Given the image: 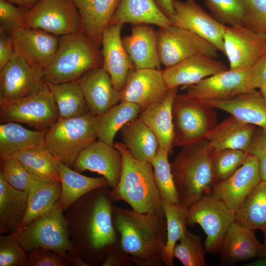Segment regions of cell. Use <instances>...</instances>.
I'll use <instances>...</instances> for the list:
<instances>
[{"label":"cell","mask_w":266,"mask_h":266,"mask_svg":"<svg viewBox=\"0 0 266 266\" xmlns=\"http://www.w3.org/2000/svg\"><path fill=\"white\" fill-rule=\"evenodd\" d=\"M123 25H108L103 31L101 40L102 66L109 74L119 92L125 87L130 71L135 69L121 37Z\"/></svg>","instance_id":"obj_21"},{"label":"cell","mask_w":266,"mask_h":266,"mask_svg":"<svg viewBox=\"0 0 266 266\" xmlns=\"http://www.w3.org/2000/svg\"><path fill=\"white\" fill-rule=\"evenodd\" d=\"M63 213L59 201L48 212L17 231V238L24 250L28 252L38 248L48 249L67 261V254L76 250L70 240Z\"/></svg>","instance_id":"obj_7"},{"label":"cell","mask_w":266,"mask_h":266,"mask_svg":"<svg viewBox=\"0 0 266 266\" xmlns=\"http://www.w3.org/2000/svg\"><path fill=\"white\" fill-rule=\"evenodd\" d=\"M224 49L230 69H249L266 52V35L243 25L226 26Z\"/></svg>","instance_id":"obj_15"},{"label":"cell","mask_w":266,"mask_h":266,"mask_svg":"<svg viewBox=\"0 0 266 266\" xmlns=\"http://www.w3.org/2000/svg\"><path fill=\"white\" fill-rule=\"evenodd\" d=\"M122 143L135 159L151 162L159 144L151 130L138 117L121 129Z\"/></svg>","instance_id":"obj_33"},{"label":"cell","mask_w":266,"mask_h":266,"mask_svg":"<svg viewBox=\"0 0 266 266\" xmlns=\"http://www.w3.org/2000/svg\"><path fill=\"white\" fill-rule=\"evenodd\" d=\"M157 48L161 64L166 67L173 66L198 54L216 58L218 49L197 34L173 24L159 27Z\"/></svg>","instance_id":"obj_13"},{"label":"cell","mask_w":266,"mask_h":266,"mask_svg":"<svg viewBox=\"0 0 266 266\" xmlns=\"http://www.w3.org/2000/svg\"><path fill=\"white\" fill-rule=\"evenodd\" d=\"M201 237L188 231L176 243L173 257L184 266H206V253Z\"/></svg>","instance_id":"obj_42"},{"label":"cell","mask_w":266,"mask_h":266,"mask_svg":"<svg viewBox=\"0 0 266 266\" xmlns=\"http://www.w3.org/2000/svg\"><path fill=\"white\" fill-rule=\"evenodd\" d=\"M47 84L57 106L60 118L75 117L89 112L83 91L77 81Z\"/></svg>","instance_id":"obj_38"},{"label":"cell","mask_w":266,"mask_h":266,"mask_svg":"<svg viewBox=\"0 0 266 266\" xmlns=\"http://www.w3.org/2000/svg\"><path fill=\"white\" fill-rule=\"evenodd\" d=\"M261 180L258 161L248 154L243 164L232 175L214 182L211 193L235 212Z\"/></svg>","instance_id":"obj_17"},{"label":"cell","mask_w":266,"mask_h":266,"mask_svg":"<svg viewBox=\"0 0 266 266\" xmlns=\"http://www.w3.org/2000/svg\"><path fill=\"white\" fill-rule=\"evenodd\" d=\"M169 152L159 147L151 162L155 180L163 200L178 204V197L175 188L171 164L168 161Z\"/></svg>","instance_id":"obj_41"},{"label":"cell","mask_w":266,"mask_h":266,"mask_svg":"<svg viewBox=\"0 0 266 266\" xmlns=\"http://www.w3.org/2000/svg\"><path fill=\"white\" fill-rule=\"evenodd\" d=\"M141 107L129 102H120L98 116V138L114 145L116 134L128 123L137 118Z\"/></svg>","instance_id":"obj_37"},{"label":"cell","mask_w":266,"mask_h":266,"mask_svg":"<svg viewBox=\"0 0 266 266\" xmlns=\"http://www.w3.org/2000/svg\"><path fill=\"white\" fill-rule=\"evenodd\" d=\"M251 90L259 89L266 82V52L248 70Z\"/></svg>","instance_id":"obj_51"},{"label":"cell","mask_w":266,"mask_h":266,"mask_svg":"<svg viewBox=\"0 0 266 266\" xmlns=\"http://www.w3.org/2000/svg\"><path fill=\"white\" fill-rule=\"evenodd\" d=\"M29 266H68L69 263L60 254L46 248L26 252Z\"/></svg>","instance_id":"obj_49"},{"label":"cell","mask_w":266,"mask_h":266,"mask_svg":"<svg viewBox=\"0 0 266 266\" xmlns=\"http://www.w3.org/2000/svg\"><path fill=\"white\" fill-rule=\"evenodd\" d=\"M120 0H72L81 18V31L101 46L103 30L108 26Z\"/></svg>","instance_id":"obj_29"},{"label":"cell","mask_w":266,"mask_h":266,"mask_svg":"<svg viewBox=\"0 0 266 266\" xmlns=\"http://www.w3.org/2000/svg\"><path fill=\"white\" fill-rule=\"evenodd\" d=\"M22 26L59 36L82 31L80 14L72 0H40L27 12Z\"/></svg>","instance_id":"obj_11"},{"label":"cell","mask_w":266,"mask_h":266,"mask_svg":"<svg viewBox=\"0 0 266 266\" xmlns=\"http://www.w3.org/2000/svg\"><path fill=\"white\" fill-rule=\"evenodd\" d=\"M0 173L12 187L29 190L35 180L14 155L0 156Z\"/></svg>","instance_id":"obj_45"},{"label":"cell","mask_w":266,"mask_h":266,"mask_svg":"<svg viewBox=\"0 0 266 266\" xmlns=\"http://www.w3.org/2000/svg\"><path fill=\"white\" fill-rule=\"evenodd\" d=\"M124 252L120 249L117 248L115 245L108 251L106 256L101 264L102 266H120L121 264H125V261H131L126 254L122 255Z\"/></svg>","instance_id":"obj_53"},{"label":"cell","mask_w":266,"mask_h":266,"mask_svg":"<svg viewBox=\"0 0 266 266\" xmlns=\"http://www.w3.org/2000/svg\"><path fill=\"white\" fill-rule=\"evenodd\" d=\"M256 128V126L231 115L212 129L205 139L214 152L226 149H239L246 152Z\"/></svg>","instance_id":"obj_28"},{"label":"cell","mask_w":266,"mask_h":266,"mask_svg":"<svg viewBox=\"0 0 266 266\" xmlns=\"http://www.w3.org/2000/svg\"><path fill=\"white\" fill-rule=\"evenodd\" d=\"M10 33L15 52L44 68L48 66L58 49L59 36L40 29L22 26Z\"/></svg>","instance_id":"obj_20"},{"label":"cell","mask_w":266,"mask_h":266,"mask_svg":"<svg viewBox=\"0 0 266 266\" xmlns=\"http://www.w3.org/2000/svg\"><path fill=\"white\" fill-rule=\"evenodd\" d=\"M246 152L257 158L261 179L266 181V130L260 127L256 128Z\"/></svg>","instance_id":"obj_50"},{"label":"cell","mask_w":266,"mask_h":266,"mask_svg":"<svg viewBox=\"0 0 266 266\" xmlns=\"http://www.w3.org/2000/svg\"><path fill=\"white\" fill-rule=\"evenodd\" d=\"M98 116L88 112L60 118L46 130L44 145L59 161L72 167L77 157L98 138Z\"/></svg>","instance_id":"obj_6"},{"label":"cell","mask_w":266,"mask_h":266,"mask_svg":"<svg viewBox=\"0 0 266 266\" xmlns=\"http://www.w3.org/2000/svg\"><path fill=\"white\" fill-rule=\"evenodd\" d=\"M235 212L212 193L205 195L188 209L187 225H199L206 235V253H219L229 228L234 221Z\"/></svg>","instance_id":"obj_9"},{"label":"cell","mask_w":266,"mask_h":266,"mask_svg":"<svg viewBox=\"0 0 266 266\" xmlns=\"http://www.w3.org/2000/svg\"><path fill=\"white\" fill-rule=\"evenodd\" d=\"M227 69L225 64L216 58L198 54L162 70L164 81L168 89L193 85Z\"/></svg>","instance_id":"obj_24"},{"label":"cell","mask_w":266,"mask_h":266,"mask_svg":"<svg viewBox=\"0 0 266 266\" xmlns=\"http://www.w3.org/2000/svg\"><path fill=\"white\" fill-rule=\"evenodd\" d=\"M14 155L35 180L45 182H60L59 161L45 145L31 147Z\"/></svg>","instance_id":"obj_34"},{"label":"cell","mask_w":266,"mask_h":266,"mask_svg":"<svg viewBox=\"0 0 266 266\" xmlns=\"http://www.w3.org/2000/svg\"><path fill=\"white\" fill-rule=\"evenodd\" d=\"M167 90L162 70L134 69L129 73L125 86L120 92V102L137 104L141 111L162 100Z\"/></svg>","instance_id":"obj_19"},{"label":"cell","mask_w":266,"mask_h":266,"mask_svg":"<svg viewBox=\"0 0 266 266\" xmlns=\"http://www.w3.org/2000/svg\"><path fill=\"white\" fill-rule=\"evenodd\" d=\"M165 212L167 237L163 253V262L166 266H172L173 250L176 243L185 234L188 209L178 204L162 200Z\"/></svg>","instance_id":"obj_40"},{"label":"cell","mask_w":266,"mask_h":266,"mask_svg":"<svg viewBox=\"0 0 266 266\" xmlns=\"http://www.w3.org/2000/svg\"><path fill=\"white\" fill-rule=\"evenodd\" d=\"M112 216L115 229L120 235V248L131 262L143 266L164 264L166 218L114 205Z\"/></svg>","instance_id":"obj_2"},{"label":"cell","mask_w":266,"mask_h":266,"mask_svg":"<svg viewBox=\"0 0 266 266\" xmlns=\"http://www.w3.org/2000/svg\"><path fill=\"white\" fill-rule=\"evenodd\" d=\"M14 53L15 48L11 33L0 30V70Z\"/></svg>","instance_id":"obj_52"},{"label":"cell","mask_w":266,"mask_h":266,"mask_svg":"<svg viewBox=\"0 0 266 266\" xmlns=\"http://www.w3.org/2000/svg\"><path fill=\"white\" fill-rule=\"evenodd\" d=\"M90 112L100 116L120 101V92L114 88L109 74L102 66L93 68L77 80Z\"/></svg>","instance_id":"obj_22"},{"label":"cell","mask_w":266,"mask_h":266,"mask_svg":"<svg viewBox=\"0 0 266 266\" xmlns=\"http://www.w3.org/2000/svg\"><path fill=\"white\" fill-rule=\"evenodd\" d=\"M126 23L159 27L172 24L155 0H120L108 25Z\"/></svg>","instance_id":"obj_30"},{"label":"cell","mask_w":266,"mask_h":266,"mask_svg":"<svg viewBox=\"0 0 266 266\" xmlns=\"http://www.w3.org/2000/svg\"><path fill=\"white\" fill-rule=\"evenodd\" d=\"M58 170L62 186L59 204L64 212L89 192L108 186L104 177H91L83 175L61 161L58 164Z\"/></svg>","instance_id":"obj_32"},{"label":"cell","mask_w":266,"mask_h":266,"mask_svg":"<svg viewBox=\"0 0 266 266\" xmlns=\"http://www.w3.org/2000/svg\"><path fill=\"white\" fill-rule=\"evenodd\" d=\"M172 24L197 34L224 54L225 26L207 13L195 0H173Z\"/></svg>","instance_id":"obj_14"},{"label":"cell","mask_w":266,"mask_h":266,"mask_svg":"<svg viewBox=\"0 0 266 266\" xmlns=\"http://www.w3.org/2000/svg\"><path fill=\"white\" fill-rule=\"evenodd\" d=\"M215 108L202 102L177 94L173 108V147H184L205 139L217 124Z\"/></svg>","instance_id":"obj_8"},{"label":"cell","mask_w":266,"mask_h":266,"mask_svg":"<svg viewBox=\"0 0 266 266\" xmlns=\"http://www.w3.org/2000/svg\"><path fill=\"white\" fill-rule=\"evenodd\" d=\"M214 155L205 138L183 147L170 164L179 205L188 209L202 196L212 193Z\"/></svg>","instance_id":"obj_3"},{"label":"cell","mask_w":266,"mask_h":266,"mask_svg":"<svg viewBox=\"0 0 266 266\" xmlns=\"http://www.w3.org/2000/svg\"><path fill=\"white\" fill-rule=\"evenodd\" d=\"M264 233V239L263 243L264 247V255L262 258L256 259V261L251 262L247 266H266V232Z\"/></svg>","instance_id":"obj_57"},{"label":"cell","mask_w":266,"mask_h":266,"mask_svg":"<svg viewBox=\"0 0 266 266\" xmlns=\"http://www.w3.org/2000/svg\"><path fill=\"white\" fill-rule=\"evenodd\" d=\"M248 154L245 151L226 149L214 152L213 170L215 181L232 175L244 162Z\"/></svg>","instance_id":"obj_44"},{"label":"cell","mask_w":266,"mask_h":266,"mask_svg":"<svg viewBox=\"0 0 266 266\" xmlns=\"http://www.w3.org/2000/svg\"><path fill=\"white\" fill-rule=\"evenodd\" d=\"M59 118L58 109L47 83L35 94L0 107L1 123L26 124L45 130Z\"/></svg>","instance_id":"obj_12"},{"label":"cell","mask_w":266,"mask_h":266,"mask_svg":"<svg viewBox=\"0 0 266 266\" xmlns=\"http://www.w3.org/2000/svg\"><path fill=\"white\" fill-rule=\"evenodd\" d=\"M122 42L136 69H161L157 48V31L149 24H133L130 35Z\"/></svg>","instance_id":"obj_25"},{"label":"cell","mask_w":266,"mask_h":266,"mask_svg":"<svg viewBox=\"0 0 266 266\" xmlns=\"http://www.w3.org/2000/svg\"><path fill=\"white\" fill-rule=\"evenodd\" d=\"M202 102L266 130V99L259 90H252L227 100Z\"/></svg>","instance_id":"obj_27"},{"label":"cell","mask_w":266,"mask_h":266,"mask_svg":"<svg viewBox=\"0 0 266 266\" xmlns=\"http://www.w3.org/2000/svg\"><path fill=\"white\" fill-rule=\"evenodd\" d=\"M106 186L81 197L65 214L70 240L89 266L101 264L117 242L110 191Z\"/></svg>","instance_id":"obj_1"},{"label":"cell","mask_w":266,"mask_h":266,"mask_svg":"<svg viewBox=\"0 0 266 266\" xmlns=\"http://www.w3.org/2000/svg\"><path fill=\"white\" fill-rule=\"evenodd\" d=\"M46 130H31L16 122L0 125V156L13 155L22 150L45 145Z\"/></svg>","instance_id":"obj_35"},{"label":"cell","mask_w":266,"mask_h":266,"mask_svg":"<svg viewBox=\"0 0 266 266\" xmlns=\"http://www.w3.org/2000/svg\"><path fill=\"white\" fill-rule=\"evenodd\" d=\"M260 92L266 99V82L264 83L259 89Z\"/></svg>","instance_id":"obj_58"},{"label":"cell","mask_w":266,"mask_h":266,"mask_svg":"<svg viewBox=\"0 0 266 266\" xmlns=\"http://www.w3.org/2000/svg\"><path fill=\"white\" fill-rule=\"evenodd\" d=\"M28 11L7 0H0V30L11 33L22 26Z\"/></svg>","instance_id":"obj_48"},{"label":"cell","mask_w":266,"mask_h":266,"mask_svg":"<svg viewBox=\"0 0 266 266\" xmlns=\"http://www.w3.org/2000/svg\"><path fill=\"white\" fill-rule=\"evenodd\" d=\"M155 1L161 10L169 18L174 14L173 0H155Z\"/></svg>","instance_id":"obj_54"},{"label":"cell","mask_w":266,"mask_h":266,"mask_svg":"<svg viewBox=\"0 0 266 266\" xmlns=\"http://www.w3.org/2000/svg\"><path fill=\"white\" fill-rule=\"evenodd\" d=\"M67 261L70 265L73 266H90L76 250L71 251L67 254Z\"/></svg>","instance_id":"obj_55"},{"label":"cell","mask_w":266,"mask_h":266,"mask_svg":"<svg viewBox=\"0 0 266 266\" xmlns=\"http://www.w3.org/2000/svg\"><path fill=\"white\" fill-rule=\"evenodd\" d=\"M178 88H168L162 100L141 110L139 116L155 135L159 147L169 153L173 147L174 125L172 108Z\"/></svg>","instance_id":"obj_26"},{"label":"cell","mask_w":266,"mask_h":266,"mask_svg":"<svg viewBox=\"0 0 266 266\" xmlns=\"http://www.w3.org/2000/svg\"><path fill=\"white\" fill-rule=\"evenodd\" d=\"M245 15L243 25L266 35V0H243Z\"/></svg>","instance_id":"obj_47"},{"label":"cell","mask_w":266,"mask_h":266,"mask_svg":"<svg viewBox=\"0 0 266 266\" xmlns=\"http://www.w3.org/2000/svg\"><path fill=\"white\" fill-rule=\"evenodd\" d=\"M211 16L229 26L243 25L245 6L243 0H204Z\"/></svg>","instance_id":"obj_43"},{"label":"cell","mask_w":266,"mask_h":266,"mask_svg":"<svg viewBox=\"0 0 266 266\" xmlns=\"http://www.w3.org/2000/svg\"><path fill=\"white\" fill-rule=\"evenodd\" d=\"M234 221L250 229L266 232V181L261 180L235 212Z\"/></svg>","instance_id":"obj_39"},{"label":"cell","mask_w":266,"mask_h":266,"mask_svg":"<svg viewBox=\"0 0 266 266\" xmlns=\"http://www.w3.org/2000/svg\"><path fill=\"white\" fill-rule=\"evenodd\" d=\"M248 69H227L183 86L185 96L201 102L225 100L251 90Z\"/></svg>","instance_id":"obj_16"},{"label":"cell","mask_w":266,"mask_h":266,"mask_svg":"<svg viewBox=\"0 0 266 266\" xmlns=\"http://www.w3.org/2000/svg\"><path fill=\"white\" fill-rule=\"evenodd\" d=\"M255 231L234 221L223 240L219 254L220 265L233 266L253 259L262 258L264 247Z\"/></svg>","instance_id":"obj_23"},{"label":"cell","mask_w":266,"mask_h":266,"mask_svg":"<svg viewBox=\"0 0 266 266\" xmlns=\"http://www.w3.org/2000/svg\"><path fill=\"white\" fill-rule=\"evenodd\" d=\"M29 190L12 187L0 173V233H15L26 212Z\"/></svg>","instance_id":"obj_31"},{"label":"cell","mask_w":266,"mask_h":266,"mask_svg":"<svg viewBox=\"0 0 266 266\" xmlns=\"http://www.w3.org/2000/svg\"><path fill=\"white\" fill-rule=\"evenodd\" d=\"M61 192L60 182L35 180L29 190L27 209L18 230L50 210L60 200Z\"/></svg>","instance_id":"obj_36"},{"label":"cell","mask_w":266,"mask_h":266,"mask_svg":"<svg viewBox=\"0 0 266 266\" xmlns=\"http://www.w3.org/2000/svg\"><path fill=\"white\" fill-rule=\"evenodd\" d=\"M100 47L82 31L60 36L55 55L44 68L46 83L77 81L85 72L102 66Z\"/></svg>","instance_id":"obj_5"},{"label":"cell","mask_w":266,"mask_h":266,"mask_svg":"<svg viewBox=\"0 0 266 266\" xmlns=\"http://www.w3.org/2000/svg\"><path fill=\"white\" fill-rule=\"evenodd\" d=\"M114 146L121 154L123 167L119 183L110 191L111 200H123L136 212L166 218L151 162L134 158L122 142Z\"/></svg>","instance_id":"obj_4"},{"label":"cell","mask_w":266,"mask_h":266,"mask_svg":"<svg viewBox=\"0 0 266 266\" xmlns=\"http://www.w3.org/2000/svg\"><path fill=\"white\" fill-rule=\"evenodd\" d=\"M122 167V157L119 150L99 140L81 152L72 168L79 172L89 170L102 175L113 189L119 182Z\"/></svg>","instance_id":"obj_18"},{"label":"cell","mask_w":266,"mask_h":266,"mask_svg":"<svg viewBox=\"0 0 266 266\" xmlns=\"http://www.w3.org/2000/svg\"><path fill=\"white\" fill-rule=\"evenodd\" d=\"M11 3L25 8L27 10L32 9L40 0H7Z\"/></svg>","instance_id":"obj_56"},{"label":"cell","mask_w":266,"mask_h":266,"mask_svg":"<svg viewBox=\"0 0 266 266\" xmlns=\"http://www.w3.org/2000/svg\"><path fill=\"white\" fill-rule=\"evenodd\" d=\"M45 83L44 68L15 51L0 70V107L35 94Z\"/></svg>","instance_id":"obj_10"},{"label":"cell","mask_w":266,"mask_h":266,"mask_svg":"<svg viewBox=\"0 0 266 266\" xmlns=\"http://www.w3.org/2000/svg\"><path fill=\"white\" fill-rule=\"evenodd\" d=\"M0 266H29L27 253L15 233L0 234Z\"/></svg>","instance_id":"obj_46"}]
</instances>
